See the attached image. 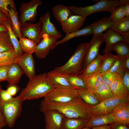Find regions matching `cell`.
I'll use <instances>...</instances> for the list:
<instances>
[{"mask_svg":"<svg viewBox=\"0 0 129 129\" xmlns=\"http://www.w3.org/2000/svg\"><path fill=\"white\" fill-rule=\"evenodd\" d=\"M89 106L79 97L64 103L47 102L42 100L39 108L42 112L48 109L55 110L67 118L88 119L91 117L88 112Z\"/></svg>","mask_w":129,"mask_h":129,"instance_id":"obj_1","label":"cell"},{"mask_svg":"<svg viewBox=\"0 0 129 129\" xmlns=\"http://www.w3.org/2000/svg\"><path fill=\"white\" fill-rule=\"evenodd\" d=\"M55 88L49 81L47 73H44L29 80L19 95L24 101L36 99L44 97Z\"/></svg>","mask_w":129,"mask_h":129,"instance_id":"obj_2","label":"cell"},{"mask_svg":"<svg viewBox=\"0 0 129 129\" xmlns=\"http://www.w3.org/2000/svg\"><path fill=\"white\" fill-rule=\"evenodd\" d=\"M88 44V43L79 44L67 62L62 66L55 67L54 70L64 74H82V63Z\"/></svg>","mask_w":129,"mask_h":129,"instance_id":"obj_3","label":"cell"},{"mask_svg":"<svg viewBox=\"0 0 129 129\" xmlns=\"http://www.w3.org/2000/svg\"><path fill=\"white\" fill-rule=\"evenodd\" d=\"M24 101L19 95L8 101L0 100V110L4 117L6 125L9 127L14 126L16 120L21 114Z\"/></svg>","mask_w":129,"mask_h":129,"instance_id":"obj_4","label":"cell"},{"mask_svg":"<svg viewBox=\"0 0 129 129\" xmlns=\"http://www.w3.org/2000/svg\"><path fill=\"white\" fill-rule=\"evenodd\" d=\"M119 0H101L96 4L84 7L68 6L73 14L86 17L93 13L107 11L111 13L118 6Z\"/></svg>","mask_w":129,"mask_h":129,"instance_id":"obj_5","label":"cell"},{"mask_svg":"<svg viewBox=\"0 0 129 129\" xmlns=\"http://www.w3.org/2000/svg\"><path fill=\"white\" fill-rule=\"evenodd\" d=\"M79 97L77 89L69 87H59L55 88L42 100L47 102L64 103Z\"/></svg>","mask_w":129,"mask_h":129,"instance_id":"obj_6","label":"cell"},{"mask_svg":"<svg viewBox=\"0 0 129 129\" xmlns=\"http://www.w3.org/2000/svg\"><path fill=\"white\" fill-rule=\"evenodd\" d=\"M129 102V97H113L94 106H89L88 112L90 117L111 113L113 109L122 103ZM91 118V117H90Z\"/></svg>","mask_w":129,"mask_h":129,"instance_id":"obj_7","label":"cell"},{"mask_svg":"<svg viewBox=\"0 0 129 129\" xmlns=\"http://www.w3.org/2000/svg\"><path fill=\"white\" fill-rule=\"evenodd\" d=\"M42 4L40 0H31L27 3L22 2L19 8L21 12L19 16V21L21 24L27 21L33 22L36 20L38 6Z\"/></svg>","mask_w":129,"mask_h":129,"instance_id":"obj_8","label":"cell"},{"mask_svg":"<svg viewBox=\"0 0 129 129\" xmlns=\"http://www.w3.org/2000/svg\"><path fill=\"white\" fill-rule=\"evenodd\" d=\"M105 42L104 38L101 34L93 35L92 39L89 43L83 61V72L88 64L97 57L99 54V47Z\"/></svg>","mask_w":129,"mask_h":129,"instance_id":"obj_9","label":"cell"},{"mask_svg":"<svg viewBox=\"0 0 129 129\" xmlns=\"http://www.w3.org/2000/svg\"><path fill=\"white\" fill-rule=\"evenodd\" d=\"M41 28L42 23L40 21L35 23L26 22L21 24V33L22 37L33 41L37 45L41 40L40 37Z\"/></svg>","mask_w":129,"mask_h":129,"instance_id":"obj_10","label":"cell"},{"mask_svg":"<svg viewBox=\"0 0 129 129\" xmlns=\"http://www.w3.org/2000/svg\"><path fill=\"white\" fill-rule=\"evenodd\" d=\"M44 115L45 129H61L64 115L55 110L48 109L42 112Z\"/></svg>","mask_w":129,"mask_h":129,"instance_id":"obj_11","label":"cell"},{"mask_svg":"<svg viewBox=\"0 0 129 129\" xmlns=\"http://www.w3.org/2000/svg\"><path fill=\"white\" fill-rule=\"evenodd\" d=\"M51 17L50 12H48L39 17V21L42 23L41 30L40 34L41 39L44 34L54 37L57 39L62 37L61 33L57 30L55 26L50 21Z\"/></svg>","mask_w":129,"mask_h":129,"instance_id":"obj_12","label":"cell"},{"mask_svg":"<svg viewBox=\"0 0 129 129\" xmlns=\"http://www.w3.org/2000/svg\"><path fill=\"white\" fill-rule=\"evenodd\" d=\"M57 40L54 37L43 34L41 41L37 45L35 52L36 57L39 59L45 58L57 42Z\"/></svg>","mask_w":129,"mask_h":129,"instance_id":"obj_13","label":"cell"},{"mask_svg":"<svg viewBox=\"0 0 129 129\" xmlns=\"http://www.w3.org/2000/svg\"><path fill=\"white\" fill-rule=\"evenodd\" d=\"M29 80L36 76L35 62L32 54L24 53L18 58L17 63Z\"/></svg>","mask_w":129,"mask_h":129,"instance_id":"obj_14","label":"cell"},{"mask_svg":"<svg viewBox=\"0 0 129 129\" xmlns=\"http://www.w3.org/2000/svg\"><path fill=\"white\" fill-rule=\"evenodd\" d=\"M86 17L77 15H73L61 24L62 30L67 35L79 30L83 24Z\"/></svg>","mask_w":129,"mask_h":129,"instance_id":"obj_15","label":"cell"},{"mask_svg":"<svg viewBox=\"0 0 129 129\" xmlns=\"http://www.w3.org/2000/svg\"><path fill=\"white\" fill-rule=\"evenodd\" d=\"M115 122L111 113L99 115L91 117L85 127L91 129L95 127L108 124Z\"/></svg>","mask_w":129,"mask_h":129,"instance_id":"obj_16","label":"cell"},{"mask_svg":"<svg viewBox=\"0 0 129 129\" xmlns=\"http://www.w3.org/2000/svg\"><path fill=\"white\" fill-rule=\"evenodd\" d=\"M110 17L104 16L90 25L93 35L101 34L104 32L110 29L114 25Z\"/></svg>","mask_w":129,"mask_h":129,"instance_id":"obj_17","label":"cell"},{"mask_svg":"<svg viewBox=\"0 0 129 129\" xmlns=\"http://www.w3.org/2000/svg\"><path fill=\"white\" fill-rule=\"evenodd\" d=\"M47 74L49 81L55 88L67 87L75 89L68 81L63 74L55 70L49 72Z\"/></svg>","mask_w":129,"mask_h":129,"instance_id":"obj_18","label":"cell"},{"mask_svg":"<svg viewBox=\"0 0 129 129\" xmlns=\"http://www.w3.org/2000/svg\"><path fill=\"white\" fill-rule=\"evenodd\" d=\"M101 35L104 38L106 43V46L102 52L103 53L110 52L112 51L111 48L112 45L119 41H124L122 37L119 34L110 29L106 32Z\"/></svg>","mask_w":129,"mask_h":129,"instance_id":"obj_19","label":"cell"},{"mask_svg":"<svg viewBox=\"0 0 129 129\" xmlns=\"http://www.w3.org/2000/svg\"><path fill=\"white\" fill-rule=\"evenodd\" d=\"M52 11L55 18L61 24L64 22L73 14L68 6L61 5H58L54 6Z\"/></svg>","mask_w":129,"mask_h":129,"instance_id":"obj_20","label":"cell"},{"mask_svg":"<svg viewBox=\"0 0 129 129\" xmlns=\"http://www.w3.org/2000/svg\"><path fill=\"white\" fill-rule=\"evenodd\" d=\"M109 86L114 97H129V94L124 86L123 78L120 76L117 77Z\"/></svg>","mask_w":129,"mask_h":129,"instance_id":"obj_21","label":"cell"},{"mask_svg":"<svg viewBox=\"0 0 129 129\" xmlns=\"http://www.w3.org/2000/svg\"><path fill=\"white\" fill-rule=\"evenodd\" d=\"M24 72L17 63L9 65L6 81L9 84H17Z\"/></svg>","mask_w":129,"mask_h":129,"instance_id":"obj_22","label":"cell"},{"mask_svg":"<svg viewBox=\"0 0 129 129\" xmlns=\"http://www.w3.org/2000/svg\"><path fill=\"white\" fill-rule=\"evenodd\" d=\"M89 119L70 118L65 116L61 129H82L85 127Z\"/></svg>","mask_w":129,"mask_h":129,"instance_id":"obj_23","label":"cell"},{"mask_svg":"<svg viewBox=\"0 0 129 129\" xmlns=\"http://www.w3.org/2000/svg\"><path fill=\"white\" fill-rule=\"evenodd\" d=\"M92 34L91 27L87 26L83 28L78 30L67 35L60 40L57 41L51 50H53L56 47L60 44H62L69 40L76 37L85 36Z\"/></svg>","mask_w":129,"mask_h":129,"instance_id":"obj_24","label":"cell"},{"mask_svg":"<svg viewBox=\"0 0 129 129\" xmlns=\"http://www.w3.org/2000/svg\"><path fill=\"white\" fill-rule=\"evenodd\" d=\"M102 55L99 54L97 57L90 63L79 76L84 80L98 71L101 65Z\"/></svg>","mask_w":129,"mask_h":129,"instance_id":"obj_25","label":"cell"},{"mask_svg":"<svg viewBox=\"0 0 129 129\" xmlns=\"http://www.w3.org/2000/svg\"><path fill=\"white\" fill-rule=\"evenodd\" d=\"M9 15L12 31L17 38H21L20 29L21 23L19 19L18 13L12 8L9 9Z\"/></svg>","mask_w":129,"mask_h":129,"instance_id":"obj_26","label":"cell"},{"mask_svg":"<svg viewBox=\"0 0 129 129\" xmlns=\"http://www.w3.org/2000/svg\"><path fill=\"white\" fill-rule=\"evenodd\" d=\"M84 80L86 89L92 92L103 83L102 73L98 72Z\"/></svg>","mask_w":129,"mask_h":129,"instance_id":"obj_27","label":"cell"},{"mask_svg":"<svg viewBox=\"0 0 129 129\" xmlns=\"http://www.w3.org/2000/svg\"><path fill=\"white\" fill-rule=\"evenodd\" d=\"M119 56L115 55L110 52L104 54L102 55L101 64L98 72L102 73L109 70L113 66Z\"/></svg>","mask_w":129,"mask_h":129,"instance_id":"obj_28","label":"cell"},{"mask_svg":"<svg viewBox=\"0 0 129 129\" xmlns=\"http://www.w3.org/2000/svg\"><path fill=\"white\" fill-rule=\"evenodd\" d=\"M92 92L100 102L114 97L109 86L103 83Z\"/></svg>","mask_w":129,"mask_h":129,"instance_id":"obj_29","label":"cell"},{"mask_svg":"<svg viewBox=\"0 0 129 129\" xmlns=\"http://www.w3.org/2000/svg\"><path fill=\"white\" fill-rule=\"evenodd\" d=\"M77 90L79 97L88 105L94 106L100 102L92 92L86 89H78Z\"/></svg>","mask_w":129,"mask_h":129,"instance_id":"obj_30","label":"cell"},{"mask_svg":"<svg viewBox=\"0 0 129 129\" xmlns=\"http://www.w3.org/2000/svg\"><path fill=\"white\" fill-rule=\"evenodd\" d=\"M19 58L14 50L0 53V67L17 63Z\"/></svg>","mask_w":129,"mask_h":129,"instance_id":"obj_31","label":"cell"},{"mask_svg":"<svg viewBox=\"0 0 129 129\" xmlns=\"http://www.w3.org/2000/svg\"><path fill=\"white\" fill-rule=\"evenodd\" d=\"M8 31L0 32V53L14 51Z\"/></svg>","mask_w":129,"mask_h":129,"instance_id":"obj_32","label":"cell"},{"mask_svg":"<svg viewBox=\"0 0 129 129\" xmlns=\"http://www.w3.org/2000/svg\"><path fill=\"white\" fill-rule=\"evenodd\" d=\"M21 49L25 53L32 54L35 53L37 44L33 41L22 37L18 40Z\"/></svg>","mask_w":129,"mask_h":129,"instance_id":"obj_33","label":"cell"},{"mask_svg":"<svg viewBox=\"0 0 129 129\" xmlns=\"http://www.w3.org/2000/svg\"><path fill=\"white\" fill-rule=\"evenodd\" d=\"M111 29L120 34L129 31V17H125L114 23Z\"/></svg>","mask_w":129,"mask_h":129,"instance_id":"obj_34","label":"cell"},{"mask_svg":"<svg viewBox=\"0 0 129 129\" xmlns=\"http://www.w3.org/2000/svg\"><path fill=\"white\" fill-rule=\"evenodd\" d=\"M112 50L115 51L119 57L129 55V44L123 41H121L112 45Z\"/></svg>","mask_w":129,"mask_h":129,"instance_id":"obj_35","label":"cell"},{"mask_svg":"<svg viewBox=\"0 0 129 129\" xmlns=\"http://www.w3.org/2000/svg\"><path fill=\"white\" fill-rule=\"evenodd\" d=\"M63 75L69 83L75 89H86L84 80L79 75L70 74Z\"/></svg>","mask_w":129,"mask_h":129,"instance_id":"obj_36","label":"cell"},{"mask_svg":"<svg viewBox=\"0 0 129 129\" xmlns=\"http://www.w3.org/2000/svg\"><path fill=\"white\" fill-rule=\"evenodd\" d=\"M126 57L119 56L112 67L107 71L115 73L123 78L125 69Z\"/></svg>","mask_w":129,"mask_h":129,"instance_id":"obj_37","label":"cell"},{"mask_svg":"<svg viewBox=\"0 0 129 129\" xmlns=\"http://www.w3.org/2000/svg\"><path fill=\"white\" fill-rule=\"evenodd\" d=\"M5 26L8 30L10 38L12 44L14 48V51L19 57L23 55V52L21 48L17 37L12 30L11 22L8 23Z\"/></svg>","mask_w":129,"mask_h":129,"instance_id":"obj_38","label":"cell"},{"mask_svg":"<svg viewBox=\"0 0 129 129\" xmlns=\"http://www.w3.org/2000/svg\"><path fill=\"white\" fill-rule=\"evenodd\" d=\"M129 108V102L120 103L113 109L111 113L116 121L119 119Z\"/></svg>","mask_w":129,"mask_h":129,"instance_id":"obj_39","label":"cell"},{"mask_svg":"<svg viewBox=\"0 0 129 129\" xmlns=\"http://www.w3.org/2000/svg\"><path fill=\"white\" fill-rule=\"evenodd\" d=\"M111 14L110 17L113 23L116 22L126 17L125 5L117 7Z\"/></svg>","mask_w":129,"mask_h":129,"instance_id":"obj_40","label":"cell"},{"mask_svg":"<svg viewBox=\"0 0 129 129\" xmlns=\"http://www.w3.org/2000/svg\"><path fill=\"white\" fill-rule=\"evenodd\" d=\"M9 5L11 6V8L16 11L13 0H0V10L7 17L9 18V9L7 8Z\"/></svg>","mask_w":129,"mask_h":129,"instance_id":"obj_41","label":"cell"},{"mask_svg":"<svg viewBox=\"0 0 129 129\" xmlns=\"http://www.w3.org/2000/svg\"><path fill=\"white\" fill-rule=\"evenodd\" d=\"M103 83L109 86L118 77L120 76L117 74L107 71L102 73Z\"/></svg>","mask_w":129,"mask_h":129,"instance_id":"obj_42","label":"cell"},{"mask_svg":"<svg viewBox=\"0 0 129 129\" xmlns=\"http://www.w3.org/2000/svg\"><path fill=\"white\" fill-rule=\"evenodd\" d=\"M20 89V88L17 84H9L6 90L13 97L17 94Z\"/></svg>","mask_w":129,"mask_h":129,"instance_id":"obj_43","label":"cell"},{"mask_svg":"<svg viewBox=\"0 0 129 129\" xmlns=\"http://www.w3.org/2000/svg\"><path fill=\"white\" fill-rule=\"evenodd\" d=\"M9 65L0 67V84L1 82L6 81Z\"/></svg>","mask_w":129,"mask_h":129,"instance_id":"obj_44","label":"cell"},{"mask_svg":"<svg viewBox=\"0 0 129 129\" xmlns=\"http://www.w3.org/2000/svg\"><path fill=\"white\" fill-rule=\"evenodd\" d=\"M116 122L128 126L129 124V108Z\"/></svg>","mask_w":129,"mask_h":129,"instance_id":"obj_45","label":"cell"},{"mask_svg":"<svg viewBox=\"0 0 129 129\" xmlns=\"http://www.w3.org/2000/svg\"><path fill=\"white\" fill-rule=\"evenodd\" d=\"M13 98L6 90L2 89L0 91V100L5 102L8 101L12 100Z\"/></svg>","mask_w":129,"mask_h":129,"instance_id":"obj_46","label":"cell"},{"mask_svg":"<svg viewBox=\"0 0 129 129\" xmlns=\"http://www.w3.org/2000/svg\"><path fill=\"white\" fill-rule=\"evenodd\" d=\"M122 78L124 86L129 94V70L125 69Z\"/></svg>","mask_w":129,"mask_h":129,"instance_id":"obj_47","label":"cell"},{"mask_svg":"<svg viewBox=\"0 0 129 129\" xmlns=\"http://www.w3.org/2000/svg\"><path fill=\"white\" fill-rule=\"evenodd\" d=\"M111 129H129L128 126L114 122L109 125Z\"/></svg>","mask_w":129,"mask_h":129,"instance_id":"obj_48","label":"cell"},{"mask_svg":"<svg viewBox=\"0 0 129 129\" xmlns=\"http://www.w3.org/2000/svg\"><path fill=\"white\" fill-rule=\"evenodd\" d=\"M10 22V18L7 17L0 10V25L5 26Z\"/></svg>","mask_w":129,"mask_h":129,"instance_id":"obj_49","label":"cell"},{"mask_svg":"<svg viewBox=\"0 0 129 129\" xmlns=\"http://www.w3.org/2000/svg\"><path fill=\"white\" fill-rule=\"evenodd\" d=\"M6 125L4 117L0 110V129H1Z\"/></svg>","mask_w":129,"mask_h":129,"instance_id":"obj_50","label":"cell"},{"mask_svg":"<svg viewBox=\"0 0 129 129\" xmlns=\"http://www.w3.org/2000/svg\"><path fill=\"white\" fill-rule=\"evenodd\" d=\"M120 34L122 37L124 41L129 44V31Z\"/></svg>","mask_w":129,"mask_h":129,"instance_id":"obj_51","label":"cell"},{"mask_svg":"<svg viewBox=\"0 0 129 129\" xmlns=\"http://www.w3.org/2000/svg\"><path fill=\"white\" fill-rule=\"evenodd\" d=\"M91 129H111L108 124L93 127Z\"/></svg>","mask_w":129,"mask_h":129,"instance_id":"obj_52","label":"cell"},{"mask_svg":"<svg viewBox=\"0 0 129 129\" xmlns=\"http://www.w3.org/2000/svg\"><path fill=\"white\" fill-rule=\"evenodd\" d=\"M129 3V0H119L118 6H123Z\"/></svg>","mask_w":129,"mask_h":129,"instance_id":"obj_53","label":"cell"},{"mask_svg":"<svg viewBox=\"0 0 129 129\" xmlns=\"http://www.w3.org/2000/svg\"><path fill=\"white\" fill-rule=\"evenodd\" d=\"M125 69L129 70V55L126 57L125 61Z\"/></svg>","mask_w":129,"mask_h":129,"instance_id":"obj_54","label":"cell"},{"mask_svg":"<svg viewBox=\"0 0 129 129\" xmlns=\"http://www.w3.org/2000/svg\"><path fill=\"white\" fill-rule=\"evenodd\" d=\"M126 17H129V3L125 5Z\"/></svg>","mask_w":129,"mask_h":129,"instance_id":"obj_55","label":"cell"},{"mask_svg":"<svg viewBox=\"0 0 129 129\" xmlns=\"http://www.w3.org/2000/svg\"><path fill=\"white\" fill-rule=\"evenodd\" d=\"M7 31H8V30L5 26L0 25V32Z\"/></svg>","mask_w":129,"mask_h":129,"instance_id":"obj_56","label":"cell"},{"mask_svg":"<svg viewBox=\"0 0 129 129\" xmlns=\"http://www.w3.org/2000/svg\"><path fill=\"white\" fill-rule=\"evenodd\" d=\"M82 129H91L85 127Z\"/></svg>","mask_w":129,"mask_h":129,"instance_id":"obj_57","label":"cell"},{"mask_svg":"<svg viewBox=\"0 0 129 129\" xmlns=\"http://www.w3.org/2000/svg\"><path fill=\"white\" fill-rule=\"evenodd\" d=\"M2 88H1V86L0 85V90L2 89Z\"/></svg>","mask_w":129,"mask_h":129,"instance_id":"obj_58","label":"cell"}]
</instances>
